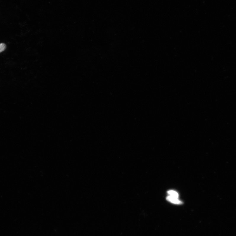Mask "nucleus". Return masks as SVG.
<instances>
[{
	"label": "nucleus",
	"mask_w": 236,
	"mask_h": 236,
	"mask_svg": "<svg viewBox=\"0 0 236 236\" xmlns=\"http://www.w3.org/2000/svg\"><path fill=\"white\" fill-rule=\"evenodd\" d=\"M167 200L168 201L171 202V203H173L174 204H181L182 203V202L178 200V198H176L173 197H171L170 196H168L166 198Z\"/></svg>",
	"instance_id": "nucleus-1"
},
{
	"label": "nucleus",
	"mask_w": 236,
	"mask_h": 236,
	"mask_svg": "<svg viewBox=\"0 0 236 236\" xmlns=\"http://www.w3.org/2000/svg\"><path fill=\"white\" fill-rule=\"evenodd\" d=\"M168 193L171 197L178 198L179 194L173 190H170L168 192Z\"/></svg>",
	"instance_id": "nucleus-2"
},
{
	"label": "nucleus",
	"mask_w": 236,
	"mask_h": 236,
	"mask_svg": "<svg viewBox=\"0 0 236 236\" xmlns=\"http://www.w3.org/2000/svg\"><path fill=\"white\" fill-rule=\"evenodd\" d=\"M6 48V45L4 44H0V53L4 51Z\"/></svg>",
	"instance_id": "nucleus-3"
}]
</instances>
